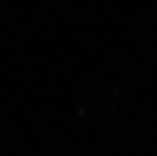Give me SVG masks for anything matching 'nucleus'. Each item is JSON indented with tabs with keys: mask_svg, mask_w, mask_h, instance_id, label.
<instances>
[]
</instances>
